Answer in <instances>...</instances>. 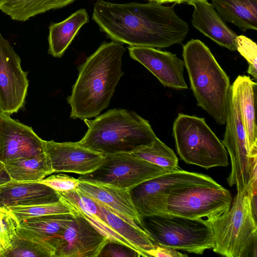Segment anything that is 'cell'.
<instances>
[{"label":"cell","mask_w":257,"mask_h":257,"mask_svg":"<svg viewBox=\"0 0 257 257\" xmlns=\"http://www.w3.org/2000/svg\"><path fill=\"white\" fill-rule=\"evenodd\" d=\"M92 20L107 38L130 46L169 47L182 43L189 31L173 6L151 2L117 4L98 0Z\"/></svg>","instance_id":"6da1fadb"},{"label":"cell","mask_w":257,"mask_h":257,"mask_svg":"<svg viewBox=\"0 0 257 257\" xmlns=\"http://www.w3.org/2000/svg\"><path fill=\"white\" fill-rule=\"evenodd\" d=\"M125 50L121 43L104 42L79 67L78 77L67 99L71 118L95 117L108 107L123 74L121 65Z\"/></svg>","instance_id":"7a4b0ae2"},{"label":"cell","mask_w":257,"mask_h":257,"mask_svg":"<svg viewBox=\"0 0 257 257\" xmlns=\"http://www.w3.org/2000/svg\"><path fill=\"white\" fill-rule=\"evenodd\" d=\"M84 122L87 131L78 143L104 156L132 153L151 145L157 137L147 120L127 109L108 110Z\"/></svg>","instance_id":"3957f363"},{"label":"cell","mask_w":257,"mask_h":257,"mask_svg":"<svg viewBox=\"0 0 257 257\" xmlns=\"http://www.w3.org/2000/svg\"><path fill=\"white\" fill-rule=\"evenodd\" d=\"M182 55L197 105L218 124H225L231 86L229 77L199 40L191 39L183 45Z\"/></svg>","instance_id":"277c9868"},{"label":"cell","mask_w":257,"mask_h":257,"mask_svg":"<svg viewBox=\"0 0 257 257\" xmlns=\"http://www.w3.org/2000/svg\"><path fill=\"white\" fill-rule=\"evenodd\" d=\"M252 189L237 190L229 207L207 218L213 250L226 257L256 256V218L251 208Z\"/></svg>","instance_id":"5b68a950"},{"label":"cell","mask_w":257,"mask_h":257,"mask_svg":"<svg viewBox=\"0 0 257 257\" xmlns=\"http://www.w3.org/2000/svg\"><path fill=\"white\" fill-rule=\"evenodd\" d=\"M141 226L153 242L177 250L202 254L214 245L211 227L202 218L165 213L142 217Z\"/></svg>","instance_id":"8992f818"},{"label":"cell","mask_w":257,"mask_h":257,"mask_svg":"<svg viewBox=\"0 0 257 257\" xmlns=\"http://www.w3.org/2000/svg\"><path fill=\"white\" fill-rule=\"evenodd\" d=\"M173 136L181 159L206 169L227 166V152L203 117L179 113L173 125Z\"/></svg>","instance_id":"52a82bcc"},{"label":"cell","mask_w":257,"mask_h":257,"mask_svg":"<svg viewBox=\"0 0 257 257\" xmlns=\"http://www.w3.org/2000/svg\"><path fill=\"white\" fill-rule=\"evenodd\" d=\"M225 131L222 143L229 153L231 171L227 178L230 186L242 191L256 185L257 159L249 155L236 88L230 86Z\"/></svg>","instance_id":"ba28073f"},{"label":"cell","mask_w":257,"mask_h":257,"mask_svg":"<svg viewBox=\"0 0 257 257\" xmlns=\"http://www.w3.org/2000/svg\"><path fill=\"white\" fill-rule=\"evenodd\" d=\"M216 183L207 175L179 169L144 182L131 189L130 193L133 203L142 217L167 213L168 196L176 189Z\"/></svg>","instance_id":"9c48e42d"},{"label":"cell","mask_w":257,"mask_h":257,"mask_svg":"<svg viewBox=\"0 0 257 257\" xmlns=\"http://www.w3.org/2000/svg\"><path fill=\"white\" fill-rule=\"evenodd\" d=\"M230 192L218 183L194 185L174 190L168 196L167 212L191 218L210 217L228 209Z\"/></svg>","instance_id":"30bf717a"},{"label":"cell","mask_w":257,"mask_h":257,"mask_svg":"<svg viewBox=\"0 0 257 257\" xmlns=\"http://www.w3.org/2000/svg\"><path fill=\"white\" fill-rule=\"evenodd\" d=\"M170 172L137 157L122 153L104 156L101 165L94 171L80 175V181H96L130 190L140 184Z\"/></svg>","instance_id":"8fae6325"},{"label":"cell","mask_w":257,"mask_h":257,"mask_svg":"<svg viewBox=\"0 0 257 257\" xmlns=\"http://www.w3.org/2000/svg\"><path fill=\"white\" fill-rule=\"evenodd\" d=\"M29 87L28 72L13 47L0 32V111L11 115L25 104Z\"/></svg>","instance_id":"7c38bea8"},{"label":"cell","mask_w":257,"mask_h":257,"mask_svg":"<svg viewBox=\"0 0 257 257\" xmlns=\"http://www.w3.org/2000/svg\"><path fill=\"white\" fill-rule=\"evenodd\" d=\"M109 241L84 218L73 213L72 221L56 237L54 257H98Z\"/></svg>","instance_id":"4fadbf2b"},{"label":"cell","mask_w":257,"mask_h":257,"mask_svg":"<svg viewBox=\"0 0 257 257\" xmlns=\"http://www.w3.org/2000/svg\"><path fill=\"white\" fill-rule=\"evenodd\" d=\"M43 153V140L31 127L0 111V161L6 164Z\"/></svg>","instance_id":"5bb4252c"},{"label":"cell","mask_w":257,"mask_h":257,"mask_svg":"<svg viewBox=\"0 0 257 257\" xmlns=\"http://www.w3.org/2000/svg\"><path fill=\"white\" fill-rule=\"evenodd\" d=\"M46 154L53 173L67 172L84 175L97 169L104 156L77 142L58 143L43 140Z\"/></svg>","instance_id":"9a60e30c"},{"label":"cell","mask_w":257,"mask_h":257,"mask_svg":"<svg viewBox=\"0 0 257 257\" xmlns=\"http://www.w3.org/2000/svg\"><path fill=\"white\" fill-rule=\"evenodd\" d=\"M130 57L148 69L165 87L188 88L184 78V64L176 54L155 48L129 46Z\"/></svg>","instance_id":"2e32d148"},{"label":"cell","mask_w":257,"mask_h":257,"mask_svg":"<svg viewBox=\"0 0 257 257\" xmlns=\"http://www.w3.org/2000/svg\"><path fill=\"white\" fill-rule=\"evenodd\" d=\"M77 189L141 228L142 217L133 203L130 190L107 183L85 181H80Z\"/></svg>","instance_id":"e0dca14e"},{"label":"cell","mask_w":257,"mask_h":257,"mask_svg":"<svg viewBox=\"0 0 257 257\" xmlns=\"http://www.w3.org/2000/svg\"><path fill=\"white\" fill-rule=\"evenodd\" d=\"M185 3L194 7L191 22L195 28L219 46L236 50L237 35L226 25L212 4L207 0H186Z\"/></svg>","instance_id":"ac0fdd59"},{"label":"cell","mask_w":257,"mask_h":257,"mask_svg":"<svg viewBox=\"0 0 257 257\" xmlns=\"http://www.w3.org/2000/svg\"><path fill=\"white\" fill-rule=\"evenodd\" d=\"M60 194L39 182L11 180L0 185V206H32L58 202Z\"/></svg>","instance_id":"d6986e66"},{"label":"cell","mask_w":257,"mask_h":257,"mask_svg":"<svg viewBox=\"0 0 257 257\" xmlns=\"http://www.w3.org/2000/svg\"><path fill=\"white\" fill-rule=\"evenodd\" d=\"M73 217L72 214H58L29 218L17 224V232L20 238L47 241L54 247L55 238L63 233Z\"/></svg>","instance_id":"ffe728a7"},{"label":"cell","mask_w":257,"mask_h":257,"mask_svg":"<svg viewBox=\"0 0 257 257\" xmlns=\"http://www.w3.org/2000/svg\"><path fill=\"white\" fill-rule=\"evenodd\" d=\"M233 84L237 92L249 154L252 159H257V128L255 116L256 83L247 76L239 75Z\"/></svg>","instance_id":"44dd1931"},{"label":"cell","mask_w":257,"mask_h":257,"mask_svg":"<svg viewBox=\"0 0 257 257\" xmlns=\"http://www.w3.org/2000/svg\"><path fill=\"white\" fill-rule=\"evenodd\" d=\"M88 22L87 11L80 9L61 22L51 23L48 38L49 54L61 57L80 28Z\"/></svg>","instance_id":"7402d4cb"},{"label":"cell","mask_w":257,"mask_h":257,"mask_svg":"<svg viewBox=\"0 0 257 257\" xmlns=\"http://www.w3.org/2000/svg\"><path fill=\"white\" fill-rule=\"evenodd\" d=\"M94 200L97 204L100 217L114 231L127 240L141 256L147 257V252L154 247V243L147 233L135 222L124 219L114 211Z\"/></svg>","instance_id":"603a6c76"},{"label":"cell","mask_w":257,"mask_h":257,"mask_svg":"<svg viewBox=\"0 0 257 257\" xmlns=\"http://www.w3.org/2000/svg\"><path fill=\"white\" fill-rule=\"evenodd\" d=\"M224 21L245 32L257 30V0H211Z\"/></svg>","instance_id":"cb8c5ba5"},{"label":"cell","mask_w":257,"mask_h":257,"mask_svg":"<svg viewBox=\"0 0 257 257\" xmlns=\"http://www.w3.org/2000/svg\"><path fill=\"white\" fill-rule=\"evenodd\" d=\"M76 0H0V10L13 20L25 22L51 10L66 7Z\"/></svg>","instance_id":"d4e9b609"},{"label":"cell","mask_w":257,"mask_h":257,"mask_svg":"<svg viewBox=\"0 0 257 257\" xmlns=\"http://www.w3.org/2000/svg\"><path fill=\"white\" fill-rule=\"evenodd\" d=\"M5 166L11 180L16 181L39 182L53 173L45 152Z\"/></svg>","instance_id":"484cf974"},{"label":"cell","mask_w":257,"mask_h":257,"mask_svg":"<svg viewBox=\"0 0 257 257\" xmlns=\"http://www.w3.org/2000/svg\"><path fill=\"white\" fill-rule=\"evenodd\" d=\"M131 154L168 172L179 170L178 159L173 150L157 137L151 145L142 148Z\"/></svg>","instance_id":"4316f807"},{"label":"cell","mask_w":257,"mask_h":257,"mask_svg":"<svg viewBox=\"0 0 257 257\" xmlns=\"http://www.w3.org/2000/svg\"><path fill=\"white\" fill-rule=\"evenodd\" d=\"M17 224L34 217L58 214H72V207L61 196L59 201L46 204L7 207Z\"/></svg>","instance_id":"83f0119b"},{"label":"cell","mask_w":257,"mask_h":257,"mask_svg":"<svg viewBox=\"0 0 257 257\" xmlns=\"http://www.w3.org/2000/svg\"><path fill=\"white\" fill-rule=\"evenodd\" d=\"M55 247L49 242L19 237L3 257H54Z\"/></svg>","instance_id":"f1b7e54d"},{"label":"cell","mask_w":257,"mask_h":257,"mask_svg":"<svg viewBox=\"0 0 257 257\" xmlns=\"http://www.w3.org/2000/svg\"><path fill=\"white\" fill-rule=\"evenodd\" d=\"M17 223L7 207L0 206V257L11 250L19 238Z\"/></svg>","instance_id":"f546056e"},{"label":"cell","mask_w":257,"mask_h":257,"mask_svg":"<svg viewBox=\"0 0 257 257\" xmlns=\"http://www.w3.org/2000/svg\"><path fill=\"white\" fill-rule=\"evenodd\" d=\"M236 50L247 61V73L255 80L257 78V46L250 39L241 35H237L236 40Z\"/></svg>","instance_id":"4dcf8cb0"},{"label":"cell","mask_w":257,"mask_h":257,"mask_svg":"<svg viewBox=\"0 0 257 257\" xmlns=\"http://www.w3.org/2000/svg\"><path fill=\"white\" fill-rule=\"evenodd\" d=\"M80 181L64 174L52 175L39 181L59 192L76 189Z\"/></svg>","instance_id":"1f68e13d"},{"label":"cell","mask_w":257,"mask_h":257,"mask_svg":"<svg viewBox=\"0 0 257 257\" xmlns=\"http://www.w3.org/2000/svg\"><path fill=\"white\" fill-rule=\"evenodd\" d=\"M98 256L138 257L141 256V255L136 250L124 245L114 242L109 241L104 246Z\"/></svg>","instance_id":"d6a6232c"},{"label":"cell","mask_w":257,"mask_h":257,"mask_svg":"<svg viewBox=\"0 0 257 257\" xmlns=\"http://www.w3.org/2000/svg\"><path fill=\"white\" fill-rule=\"evenodd\" d=\"M147 254L148 256L155 257H185L188 256L177 250L155 243H154V247L148 251Z\"/></svg>","instance_id":"836d02e7"},{"label":"cell","mask_w":257,"mask_h":257,"mask_svg":"<svg viewBox=\"0 0 257 257\" xmlns=\"http://www.w3.org/2000/svg\"><path fill=\"white\" fill-rule=\"evenodd\" d=\"M11 180L5 164L0 161V185L5 184Z\"/></svg>","instance_id":"e575fe53"},{"label":"cell","mask_w":257,"mask_h":257,"mask_svg":"<svg viewBox=\"0 0 257 257\" xmlns=\"http://www.w3.org/2000/svg\"><path fill=\"white\" fill-rule=\"evenodd\" d=\"M149 2H155L160 4L165 3H172L180 4L182 3H185L186 0H148Z\"/></svg>","instance_id":"d590c367"}]
</instances>
